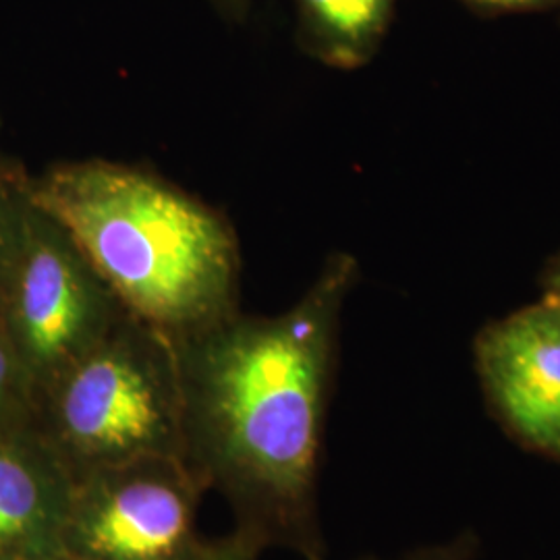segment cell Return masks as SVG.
Returning <instances> with one entry per match:
<instances>
[{"label": "cell", "instance_id": "1", "mask_svg": "<svg viewBox=\"0 0 560 560\" xmlns=\"http://www.w3.org/2000/svg\"><path fill=\"white\" fill-rule=\"evenodd\" d=\"M353 277L355 261L340 256L284 314L237 310L173 340L187 465L229 502L240 532L307 560H324L318 465Z\"/></svg>", "mask_w": 560, "mask_h": 560}, {"label": "cell", "instance_id": "2", "mask_svg": "<svg viewBox=\"0 0 560 560\" xmlns=\"http://www.w3.org/2000/svg\"><path fill=\"white\" fill-rule=\"evenodd\" d=\"M27 198L75 241L127 314L179 340L237 312L240 252L212 208L138 168L65 162Z\"/></svg>", "mask_w": 560, "mask_h": 560}, {"label": "cell", "instance_id": "3", "mask_svg": "<svg viewBox=\"0 0 560 560\" xmlns=\"http://www.w3.org/2000/svg\"><path fill=\"white\" fill-rule=\"evenodd\" d=\"M36 418L73 478L145 457L185 459L173 340L127 314L46 388Z\"/></svg>", "mask_w": 560, "mask_h": 560}, {"label": "cell", "instance_id": "4", "mask_svg": "<svg viewBox=\"0 0 560 560\" xmlns=\"http://www.w3.org/2000/svg\"><path fill=\"white\" fill-rule=\"evenodd\" d=\"M125 316L75 241L30 201L0 282V332L34 402Z\"/></svg>", "mask_w": 560, "mask_h": 560}, {"label": "cell", "instance_id": "5", "mask_svg": "<svg viewBox=\"0 0 560 560\" xmlns=\"http://www.w3.org/2000/svg\"><path fill=\"white\" fill-rule=\"evenodd\" d=\"M206 492L187 460L145 457L73 478L62 552L81 560H187Z\"/></svg>", "mask_w": 560, "mask_h": 560}, {"label": "cell", "instance_id": "6", "mask_svg": "<svg viewBox=\"0 0 560 560\" xmlns=\"http://www.w3.org/2000/svg\"><path fill=\"white\" fill-rule=\"evenodd\" d=\"M481 386L509 434L560 460V298L490 324L476 340Z\"/></svg>", "mask_w": 560, "mask_h": 560}, {"label": "cell", "instance_id": "7", "mask_svg": "<svg viewBox=\"0 0 560 560\" xmlns=\"http://www.w3.org/2000/svg\"><path fill=\"white\" fill-rule=\"evenodd\" d=\"M73 476L36 423L0 434V560H55Z\"/></svg>", "mask_w": 560, "mask_h": 560}, {"label": "cell", "instance_id": "8", "mask_svg": "<svg viewBox=\"0 0 560 560\" xmlns=\"http://www.w3.org/2000/svg\"><path fill=\"white\" fill-rule=\"evenodd\" d=\"M399 0H298L301 38L318 59L353 69L378 50Z\"/></svg>", "mask_w": 560, "mask_h": 560}, {"label": "cell", "instance_id": "9", "mask_svg": "<svg viewBox=\"0 0 560 560\" xmlns=\"http://www.w3.org/2000/svg\"><path fill=\"white\" fill-rule=\"evenodd\" d=\"M27 177L18 166L0 161V282L15 252L30 203Z\"/></svg>", "mask_w": 560, "mask_h": 560}, {"label": "cell", "instance_id": "10", "mask_svg": "<svg viewBox=\"0 0 560 560\" xmlns=\"http://www.w3.org/2000/svg\"><path fill=\"white\" fill-rule=\"evenodd\" d=\"M30 416H36V402L20 363L0 332V434L27 423Z\"/></svg>", "mask_w": 560, "mask_h": 560}, {"label": "cell", "instance_id": "11", "mask_svg": "<svg viewBox=\"0 0 560 560\" xmlns=\"http://www.w3.org/2000/svg\"><path fill=\"white\" fill-rule=\"evenodd\" d=\"M261 550L264 546L260 541L235 529L221 540H201L187 560H260Z\"/></svg>", "mask_w": 560, "mask_h": 560}, {"label": "cell", "instance_id": "12", "mask_svg": "<svg viewBox=\"0 0 560 560\" xmlns=\"http://www.w3.org/2000/svg\"><path fill=\"white\" fill-rule=\"evenodd\" d=\"M476 550V538L471 534H463L459 538L439 546L421 548L407 560H469Z\"/></svg>", "mask_w": 560, "mask_h": 560}, {"label": "cell", "instance_id": "13", "mask_svg": "<svg viewBox=\"0 0 560 560\" xmlns=\"http://www.w3.org/2000/svg\"><path fill=\"white\" fill-rule=\"evenodd\" d=\"M463 2L490 13H520V11H540V9L557 7V0H463Z\"/></svg>", "mask_w": 560, "mask_h": 560}, {"label": "cell", "instance_id": "14", "mask_svg": "<svg viewBox=\"0 0 560 560\" xmlns=\"http://www.w3.org/2000/svg\"><path fill=\"white\" fill-rule=\"evenodd\" d=\"M546 293L548 295H559L560 298V260L552 266V270L548 272L546 279Z\"/></svg>", "mask_w": 560, "mask_h": 560}, {"label": "cell", "instance_id": "15", "mask_svg": "<svg viewBox=\"0 0 560 560\" xmlns=\"http://www.w3.org/2000/svg\"><path fill=\"white\" fill-rule=\"evenodd\" d=\"M222 2H224V4H231V7H241L243 0H222Z\"/></svg>", "mask_w": 560, "mask_h": 560}, {"label": "cell", "instance_id": "16", "mask_svg": "<svg viewBox=\"0 0 560 560\" xmlns=\"http://www.w3.org/2000/svg\"><path fill=\"white\" fill-rule=\"evenodd\" d=\"M55 560H81V559H75V557H71V555H65V552H62V555H59V557H57V559Z\"/></svg>", "mask_w": 560, "mask_h": 560}, {"label": "cell", "instance_id": "17", "mask_svg": "<svg viewBox=\"0 0 560 560\" xmlns=\"http://www.w3.org/2000/svg\"><path fill=\"white\" fill-rule=\"evenodd\" d=\"M557 7H560V0H557Z\"/></svg>", "mask_w": 560, "mask_h": 560}]
</instances>
